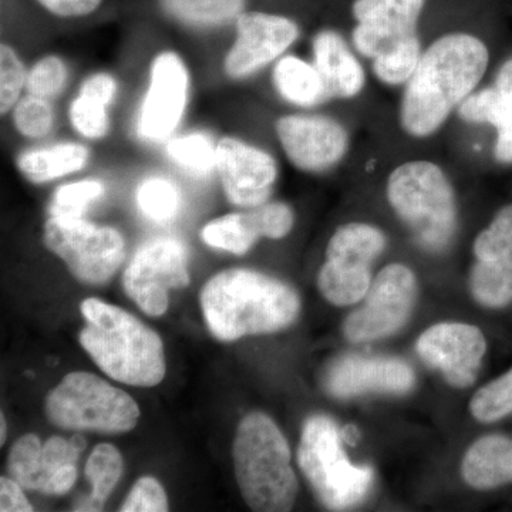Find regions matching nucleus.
Masks as SVG:
<instances>
[{
    "mask_svg": "<svg viewBox=\"0 0 512 512\" xmlns=\"http://www.w3.org/2000/svg\"><path fill=\"white\" fill-rule=\"evenodd\" d=\"M42 446L36 434H25L10 448L9 477L18 481L25 490L36 491Z\"/></svg>",
    "mask_w": 512,
    "mask_h": 512,
    "instance_id": "nucleus-33",
    "label": "nucleus"
},
{
    "mask_svg": "<svg viewBox=\"0 0 512 512\" xmlns=\"http://www.w3.org/2000/svg\"><path fill=\"white\" fill-rule=\"evenodd\" d=\"M43 244L83 284H106L126 258V241L117 229L100 227L84 217L50 215Z\"/></svg>",
    "mask_w": 512,
    "mask_h": 512,
    "instance_id": "nucleus-8",
    "label": "nucleus"
},
{
    "mask_svg": "<svg viewBox=\"0 0 512 512\" xmlns=\"http://www.w3.org/2000/svg\"><path fill=\"white\" fill-rule=\"evenodd\" d=\"M298 36V25L285 16L242 13L237 19V39L225 56V73L237 80L254 76L281 59Z\"/></svg>",
    "mask_w": 512,
    "mask_h": 512,
    "instance_id": "nucleus-16",
    "label": "nucleus"
},
{
    "mask_svg": "<svg viewBox=\"0 0 512 512\" xmlns=\"http://www.w3.org/2000/svg\"><path fill=\"white\" fill-rule=\"evenodd\" d=\"M25 64L12 46L0 47V111L2 114L13 110L18 104L23 87H26Z\"/></svg>",
    "mask_w": 512,
    "mask_h": 512,
    "instance_id": "nucleus-36",
    "label": "nucleus"
},
{
    "mask_svg": "<svg viewBox=\"0 0 512 512\" xmlns=\"http://www.w3.org/2000/svg\"><path fill=\"white\" fill-rule=\"evenodd\" d=\"M201 308L212 335L232 342L288 328L298 318L301 301L284 282L235 268L212 276L204 285Z\"/></svg>",
    "mask_w": 512,
    "mask_h": 512,
    "instance_id": "nucleus-2",
    "label": "nucleus"
},
{
    "mask_svg": "<svg viewBox=\"0 0 512 512\" xmlns=\"http://www.w3.org/2000/svg\"><path fill=\"white\" fill-rule=\"evenodd\" d=\"M298 464L319 500L335 511L349 510L365 500L375 478L369 466L350 463L338 426L322 414L303 424Z\"/></svg>",
    "mask_w": 512,
    "mask_h": 512,
    "instance_id": "nucleus-6",
    "label": "nucleus"
},
{
    "mask_svg": "<svg viewBox=\"0 0 512 512\" xmlns=\"http://www.w3.org/2000/svg\"><path fill=\"white\" fill-rule=\"evenodd\" d=\"M232 457L239 490L251 510H292L298 495V478L291 466L288 441L271 417L254 412L242 419Z\"/></svg>",
    "mask_w": 512,
    "mask_h": 512,
    "instance_id": "nucleus-4",
    "label": "nucleus"
},
{
    "mask_svg": "<svg viewBox=\"0 0 512 512\" xmlns=\"http://www.w3.org/2000/svg\"><path fill=\"white\" fill-rule=\"evenodd\" d=\"M201 238L212 248L245 255L264 234L255 208H251L248 212H234L208 222L202 228Z\"/></svg>",
    "mask_w": 512,
    "mask_h": 512,
    "instance_id": "nucleus-25",
    "label": "nucleus"
},
{
    "mask_svg": "<svg viewBox=\"0 0 512 512\" xmlns=\"http://www.w3.org/2000/svg\"><path fill=\"white\" fill-rule=\"evenodd\" d=\"M106 104L79 94L72 101L69 116L74 130L89 140H100L109 133V113Z\"/></svg>",
    "mask_w": 512,
    "mask_h": 512,
    "instance_id": "nucleus-35",
    "label": "nucleus"
},
{
    "mask_svg": "<svg viewBox=\"0 0 512 512\" xmlns=\"http://www.w3.org/2000/svg\"><path fill=\"white\" fill-rule=\"evenodd\" d=\"M255 212L264 238L281 239L292 231L295 217L292 208L284 202H265L256 207Z\"/></svg>",
    "mask_w": 512,
    "mask_h": 512,
    "instance_id": "nucleus-38",
    "label": "nucleus"
},
{
    "mask_svg": "<svg viewBox=\"0 0 512 512\" xmlns=\"http://www.w3.org/2000/svg\"><path fill=\"white\" fill-rule=\"evenodd\" d=\"M461 474L470 487L481 491L512 484V439L500 434L481 437L468 448Z\"/></svg>",
    "mask_w": 512,
    "mask_h": 512,
    "instance_id": "nucleus-22",
    "label": "nucleus"
},
{
    "mask_svg": "<svg viewBox=\"0 0 512 512\" xmlns=\"http://www.w3.org/2000/svg\"><path fill=\"white\" fill-rule=\"evenodd\" d=\"M89 156L83 144L62 143L19 154L16 167L30 183L45 184L83 170Z\"/></svg>",
    "mask_w": 512,
    "mask_h": 512,
    "instance_id": "nucleus-24",
    "label": "nucleus"
},
{
    "mask_svg": "<svg viewBox=\"0 0 512 512\" xmlns=\"http://www.w3.org/2000/svg\"><path fill=\"white\" fill-rule=\"evenodd\" d=\"M272 79L279 96L293 106L311 109L330 100L315 64L301 57L286 55L276 60Z\"/></svg>",
    "mask_w": 512,
    "mask_h": 512,
    "instance_id": "nucleus-23",
    "label": "nucleus"
},
{
    "mask_svg": "<svg viewBox=\"0 0 512 512\" xmlns=\"http://www.w3.org/2000/svg\"><path fill=\"white\" fill-rule=\"evenodd\" d=\"M386 244L382 229L365 222H350L336 229L318 276L323 298L336 306L353 305L365 299L372 285L370 268Z\"/></svg>",
    "mask_w": 512,
    "mask_h": 512,
    "instance_id": "nucleus-9",
    "label": "nucleus"
},
{
    "mask_svg": "<svg viewBox=\"0 0 512 512\" xmlns=\"http://www.w3.org/2000/svg\"><path fill=\"white\" fill-rule=\"evenodd\" d=\"M416 349L427 365L443 373L448 384L466 389L480 373L487 340L477 326L443 322L421 333Z\"/></svg>",
    "mask_w": 512,
    "mask_h": 512,
    "instance_id": "nucleus-17",
    "label": "nucleus"
},
{
    "mask_svg": "<svg viewBox=\"0 0 512 512\" xmlns=\"http://www.w3.org/2000/svg\"><path fill=\"white\" fill-rule=\"evenodd\" d=\"M39 3L60 18H79L99 8L101 0H39Z\"/></svg>",
    "mask_w": 512,
    "mask_h": 512,
    "instance_id": "nucleus-41",
    "label": "nucleus"
},
{
    "mask_svg": "<svg viewBox=\"0 0 512 512\" xmlns=\"http://www.w3.org/2000/svg\"><path fill=\"white\" fill-rule=\"evenodd\" d=\"M190 74L177 53L163 52L151 63L150 84L140 114L137 130L141 138L161 143L174 133L187 109Z\"/></svg>",
    "mask_w": 512,
    "mask_h": 512,
    "instance_id": "nucleus-14",
    "label": "nucleus"
},
{
    "mask_svg": "<svg viewBox=\"0 0 512 512\" xmlns=\"http://www.w3.org/2000/svg\"><path fill=\"white\" fill-rule=\"evenodd\" d=\"M386 194L397 217L421 248L443 252L457 231V204L453 185L433 161L414 160L394 168Z\"/></svg>",
    "mask_w": 512,
    "mask_h": 512,
    "instance_id": "nucleus-5",
    "label": "nucleus"
},
{
    "mask_svg": "<svg viewBox=\"0 0 512 512\" xmlns=\"http://www.w3.org/2000/svg\"><path fill=\"white\" fill-rule=\"evenodd\" d=\"M167 154L175 164L195 177H207L217 171V146L204 133H191L173 138Z\"/></svg>",
    "mask_w": 512,
    "mask_h": 512,
    "instance_id": "nucleus-28",
    "label": "nucleus"
},
{
    "mask_svg": "<svg viewBox=\"0 0 512 512\" xmlns=\"http://www.w3.org/2000/svg\"><path fill=\"white\" fill-rule=\"evenodd\" d=\"M121 512H164L168 511L167 494L156 478L143 477L134 484Z\"/></svg>",
    "mask_w": 512,
    "mask_h": 512,
    "instance_id": "nucleus-37",
    "label": "nucleus"
},
{
    "mask_svg": "<svg viewBox=\"0 0 512 512\" xmlns=\"http://www.w3.org/2000/svg\"><path fill=\"white\" fill-rule=\"evenodd\" d=\"M187 249L174 238H157L138 249L123 275L128 298L150 316L168 309V292L190 284Z\"/></svg>",
    "mask_w": 512,
    "mask_h": 512,
    "instance_id": "nucleus-12",
    "label": "nucleus"
},
{
    "mask_svg": "<svg viewBox=\"0 0 512 512\" xmlns=\"http://www.w3.org/2000/svg\"><path fill=\"white\" fill-rule=\"evenodd\" d=\"M276 136L293 167L323 173L349 150V134L340 121L319 114H289L276 121Z\"/></svg>",
    "mask_w": 512,
    "mask_h": 512,
    "instance_id": "nucleus-13",
    "label": "nucleus"
},
{
    "mask_svg": "<svg viewBox=\"0 0 512 512\" xmlns=\"http://www.w3.org/2000/svg\"><path fill=\"white\" fill-rule=\"evenodd\" d=\"M490 64V50L480 37L453 32L427 49L404 84L400 124L404 133L426 138L444 126L454 110L476 92Z\"/></svg>",
    "mask_w": 512,
    "mask_h": 512,
    "instance_id": "nucleus-1",
    "label": "nucleus"
},
{
    "mask_svg": "<svg viewBox=\"0 0 512 512\" xmlns=\"http://www.w3.org/2000/svg\"><path fill=\"white\" fill-rule=\"evenodd\" d=\"M426 0H355L353 47L377 62L409 47L421 46L419 20Z\"/></svg>",
    "mask_w": 512,
    "mask_h": 512,
    "instance_id": "nucleus-11",
    "label": "nucleus"
},
{
    "mask_svg": "<svg viewBox=\"0 0 512 512\" xmlns=\"http://www.w3.org/2000/svg\"><path fill=\"white\" fill-rule=\"evenodd\" d=\"M416 295L412 269L403 264L387 265L373 279L363 305L343 323L346 338L365 343L393 335L409 319Z\"/></svg>",
    "mask_w": 512,
    "mask_h": 512,
    "instance_id": "nucleus-10",
    "label": "nucleus"
},
{
    "mask_svg": "<svg viewBox=\"0 0 512 512\" xmlns=\"http://www.w3.org/2000/svg\"><path fill=\"white\" fill-rule=\"evenodd\" d=\"M0 431H2V434H0V444H3L5 443V440H6V421H5V416H3L2 414V417H0Z\"/></svg>",
    "mask_w": 512,
    "mask_h": 512,
    "instance_id": "nucleus-42",
    "label": "nucleus"
},
{
    "mask_svg": "<svg viewBox=\"0 0 512 512\" xmlns=\"http://www.w3.org/2000/svg\"><path fill=\"white\" fill-rule=\"evenodd\" d=\"M87 325L79 340L93 362L117 382L154 387L163 382V340L119 306L90 298L82 303Z\"/></svg>",
    "mask_w": 512,
    "mask_h": 512,
    "instance_id": "nucleus-3",
    "label": "nucleus"
},
{
    "mask_svg": "<svg viewBox=\"0 0 512 512\" xmlns=\"http://www.w3.org/2000/svg\"><path fill=\"white\" fill-rule=\"evenodd\" d=\"M123 474V457L113 444H99L86 464V478L92 494L77 505V511H101Z\"/></svg>",
    "mask_w": 512,
    "mask_h": 512,
    "instance_id": "nucleus-27",
    "label": "nucleus"
},
{
    "mask_svg": "<svg viewBox=\"0 0 512 512\" xmlns=\"http://www.w3.org/2000/svg\"><path fill=\"white\" fill-rule=\"evenodd\" d=\"M50 423L64 430L127 433L137 426L140 409L124 390L86 372L69 373L46 400Z\"/></svg>",
    "mask_w": 512,
    "mask_h": 512,
    "instance_id": "nucleus-7",
    "label": "nucleus"
},
{
    "mask_svg": "<svg viewBox=\"0 0 512 512\" xmlns=\"http://www.w3.org/2000/svg\"><path fill=\"white\" fill-rule=\"evenodd\" d=\"M25 488L13 480L12 477L0 478V511L2 512H29L33 511L25 493Z\"/></svg>",
    "mask_w": 512,
    "mask_h": 512,
    "instance_id": "nucleus-39",
    "label": "nucleus"
},
{
    "mask_svg": "<svg viewBox=\"0 0 512 512\" xmlns=\"http://www.w3.org/2000/svg\"><path fill=\"white\" fill-rule=\"evenodd\" d=\"M116 93L117 83L113 76L107 73H96L84 80L79 94L109 106Z\"/></svg>",
    "mask_w": 512,
    "mask_h": 512,
    "instance_id": "nucleus-40",
    "label": "nucleus"
},
{
    "mask_svg": "<svg viewBox=\"0 0 512 512\" xmlns=\"http://www.w3.org/2000/svg\"><path fill=\"white\" fill-rule=\"evenodd\" d=\"M313 64L325 83L330 99H355L366 86V73L345 37L322 30L312 43Z\"/></svg>",
    "mask_w": 512,
    "mask_h": 512,
    "instance_id": "nucleus-21",
    "label": "nucleus"
},
{
    "mask_svg": "<svg viewBox=\"0 0 512 512\" xmlns=\"http://www.w3.org/2000/svg\"><path fill=\"white\" fill-rule=\"evenodd\" d=\"M217 171L229 202L249 210L268 201L278 180L275 158L237 137L218 141Z\"/></svg>",
    "mask_w": 512,
    "mask_h": 512,
    "instance_id": "nucleus-18",
    "label": "nucleus"
},
{
    "mask_svg": "<svg viewBox=\"0 0 512 512\" xmlns=\"http://www.w3.org/2000/svg\"><path fill=\"white\" fill-rule=\"evenodd\" d=\"M457 114L466 123L494 127L495 160L512 164V57L498 70L493 86L471 93L458 106Z\"/></svg>",
    "mask_w": 512,
    "mask_h": 512,
    "instance_id": "nucleus-20",
    "label": "nucleus"
},
{
    "mask_svg": "<svg viewBox=\"0 0 512 512\" xmlns=\"http://www.w3.org/2000/svg\"><path fill=\"white\" fill-rule=\"evenodd\" d=\"M104 194L99 180H82L57 188L53 194L49 215L52 217H84L87 208Z\"/></svg>",
    "mask_w": 512,
    "mask_h": 512,
    "instance_id": "nucleus-31",
    "label": "nucleus"
},
{
    "mask_svg": "<svg viewBox=\"0 0 512 512\" xmlns=\"http://www.w3.org/2000/svg\"><path fill=\"white\" fill-rule=\"evenodd\" d=\"M470 412L480 423H494L512 414V369L474 394Z\"/></svg>",
    "mask_w": 512,
    "mask_h": 512,
    "instance_id": "nucleus-30",
    "label": "nucleus"
},
{
    "mask_svg": "<svg viewBox=\"0 0 512 512\" xmlns=\"http://www.w3.org/2000/svg\"><path fill=\"white\" fill-rule=\"evenodd\" d=\"M67 82V67L57 56L37 60L28 72L26 90L32 96L52 100L63 92Z\"/></svg>",
    "mask_w": 512,
    "mask_h": 512,
    "instance_id": "nucleus-34",
    "label": "nucleus"
},
{
    "mask_svg": "<svg viewBox=\"0 0 512 512\" xmlns=\"http://www.w3.org/2000/svg\"><path fill=\"white\" fill-rule=\"evenodd\" d=\"M137 204L148 220L167 224L181 207L180 188L164 177H150L137 190Z\"/></svg>",
    "mask_w": 512,
    "mask_h": 512,
    "instance_id": "nucleus-29",
    "label": "nucleus"
},
{
    "mask_svg": "<svg viewBox=\"0 0 512 512\" xmlns=\"http://www.w3.org/2000/svg\"><path fill=\"white\" fill-rule=\"evenodd\" d=\"M413 386L412 367L394 357L346 355L332 363L325 376L326 390L338 399L366 393L402 394Z\"/></svg>",
    "mask_w": 512,
    "mask_h": 512,
    "instance_id": "nucleus-19",
    "label": "nucleus"
},
{
    "mask_svg": "<svg viewBox=\"0 0 512 512\" xmlns=\"http://www.w3.org/2000/svg\"><path fill=\"white\" fill-rule=\"evenodd\" d=\"M470 288L485 308L512 303V204L501 208L474 241Z\"/></svg>",
    "mask_w": 512,
    "mask_h": 512,
    "instance_id": "nucleus-15",
    "label": "nucleus"
},
{
    "mask_svg": "<svg viewBox=\"0 0 512 512\" xmlns=\"http://www.w3.org/2000/svg\"><path fill=\"white\" fill-rule=\"evenodd\" d=\"M160 3L171 18L200 29L227 25L242 15L245 6V0H160Z\"/></svg>",
    "mask_w": 512,
    "mask_h": 512,
    "instance_id": "nucleus-26",
    "label": "nucleus"
},
{
    "mask_svg": "<svg viewBox=\"0 0 512 512\" xmlns=\"http://www.w3.org/2000/svg\"><path fill=\"white\" fill-rule=\"evenodd\" d=\"M13 123L23 137L36 140L46 137L52 131L55 111L50 100L29 94L13 107Z\"/></svg>",
    "mask_w": 512,
    "mask_h": 512,
    "instance_id": "nucleus-32",
    "label": "nucleus"
}]
</instances>
